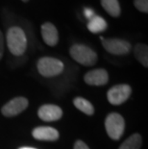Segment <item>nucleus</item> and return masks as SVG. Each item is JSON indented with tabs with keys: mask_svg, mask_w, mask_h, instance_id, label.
I'll list each match as a JSON object with an SVG mask.
<instances>
[{
	"mask_svg": "<svg viewBox=\"0 0 148 149\" xmlns=\"http://www.w3.org/2000/svg\"><path fill=\"white\" fill-rule=\"evenodd\" d=\"M102 45L107 52L114 55H126L132 49L131 43L121 39H103Z\"/></svg>",
	"mask_w": 148,
	"mask_h": 149,
	"instance_id": "39448f33",
	"label": "nucleus"
},
{
	"mask_svg": "<svg viewBox=\"0 0 148 149\" xmlns=\"http://www.w3.org/2000/svg\"><path fill=\"white\" fill-rule=\"evenodd\" d=\"M131 93L132 88L129 85H116L109 90L107 98L112 105H120L130 97Z\"/></svg>",
	"mask_w": 148,
	"mask_h": 149,
	"instance_id": "423d86ee",
	"label": "nucleus"
},
{
	"mask_svg": "<svg viewBox=\"0 0 148 149\" xmlns=\"http://www.w3.org/2000/svg\"><path fill=\"white\" fill-rule=\"evenodd\" d=\"M105 129L112 139L117 141L123 135L125 129L124 118L117 113H112L105 119Z\"/></svg>",
	"mask_w": 148,
	"mask_h": 149,
	"instance_id": "20e7f679",
	"label": "nucleus"
},
{
	"mask_svg": "<svg viewBox=\"0 0 148 149\" xmlns=\"http://www.w3.org/2000/svg\"><path fill=\"white\" fill-rule=\"evenodd\" d=\"M33 137L38 141H54L59 139V132L55 128L48 127V126H40L33 130Z\"/></svg>",
	"mask_w": 148,
	"mask_h": 149,
	"instance_id": "9d476101",
	"label": "nucleus"
},
{
	"mask_svg": "<svg viewBox=\"0 0 148 149\" xmlns=\"http://www.w3.org/2000/svg\"><path fill=\"white\" fill-rule=\"evenodd\" d=\"M84 80L90 86H104L108 83L109 75L105 69L97 68L87 72L84 76Z\"/></svg>",
	"mask_w": 148,
	"mask_h": 149,
	"instance_id": "1a4fd4ad",
	"label": "nucleus"
},
{
	"mask_svg": "<svg viewBox=\"0 0 148 149\" xmlns=\"http://www.w3.org/2000/svg\"><path fill=\"white\" fill-rule=\"evenodd\" d=\"M101 5L104 10L112 17H118L121 14L118 0H101Z\"/></svg>",
	"mask_w": 148,
	"mask_h": 149,
	"instance_id": "ddd939ff",
	"label": "nucleus"
},
{
	"mask_svg": "<svg viewBox=\"0 0 148 149\" xmlns=\"http://www.w3.org/2000/svg\"><path fill=\"white\" fill-rule=\"evenodd\" d=\"M21 1H22V2H28L29 0H21Z\"/></svg>",
	"mask_w": 148,
	"mask_h": 149,
	"instance_id": "4be33fe9",
	"label": "nucleus"
},
{
	"mask_svg": "<svg viewBox=\"0 0 148 149\" xmlns=\"http://www.w3.org/2000/svg\"><path fill=\"white\" fill-rule=\"evenodd\" d=\"M37 68L40 75L44 77H54L62 73L65 65L59 59L52 57H42L38 61Z\"/></svg>",
	"mask_w": 148,
	"mask_h": 149,
	"instance_id": "7ed1b4c3",
	"label": "nucleus"
},
{
	"mask_svg": "<svg viewBox=\"0 0 148 149\" xmlns=\"http://www.w3.org/2000/svg\"><path fill=\"white\" fill-rule=\"evenodd\" d=\"M42 37L44 42L49 46L57 45L59 42V34L57 28L50 22H45L42 25Z\"/></svg>",
	"mask_w": 148,
	"mask_h": 149,
	"instance_id": "9b49d317",
	"label": "nucleus"
},
{
	"mask_svg": "<svg viewBox=\"0 0 148 149\" xmlns=\"http://www.w3.org/2000/svg\"><path fill=\"white\" fill-rule=\"evenodd\" d=\"M73 149H90V147L83 141H76L74 143Z\"/></svg>",
	"mask_w": 148,
	"mask_h": 149,
	"instance_id": "a211bd4d",
	"label": "nucleus"
},
{
	"mask_svg": "<svg viewBox=\"0 0 148 149\" xmlns=\"http://www.w3.org/2000/svg\"><path fill=\"white\" fill-rule=\"evenodd\" d=\"M18 149H36V148H33V147H20Z\"/></svg>",
	"mask_w": 148,
	"mask_h": 149,
	"instance_id": "412c9836",
	"label": "nucleus"
},
{
	"mask_svg": "<svg viewBox=\"0 0 148 149\" xmlns=\"http://www.w3.org/2000/svg\"><path fill=\"white\" fill-rule=\"evenodd\" d=\"M38 116L43 121H57L63 116V110L57 105L45 104L39 109Z\"/></svg>",
	"mask_w": 148,
	"mask_h": 149,
	"instance_id": "6e6552de",
	"label": "nucleus"
},
{
	"mask_svg": "<svg viewBox=\"0 0 148 149\" xmlns=\"http://www.w3.org/2000/svg\"><path fill=\"white\" fill-rule=\"evenodd\" d=\"M28 100L25 97H15L2 107L1 113L4 116L12 117L19 115L28 107Z\"/></svg>",
	"mask_w": 148,
	"mask_h": 149,
	"instance_id": "0eeeda50",
	"label": "nucleus"
},
{
	"mask_svg": "<svg viewBox=\"0 0 148 149\" xmlns=\"http://www.w3.org/2000/svg\"><path fill=\"white\" fill-rule=\"evenodd\" d=\"M3 53H4V36L0 30V60L2 59Z\"/></svg>",
	"mask_w": 148,
	"mask_h": 149,
	"instance_id": "6ab92c4d",
	"label": "nucleus"
},
{
	"mask_svg": "<svg viewBox=\"0 0 148 149\" xmlns=\"http://www.w3.org/2000/svg\"><path fill=\"white\" fill-rule=\"evenodd\" d=\"M142 143V138L140 134H133L126 139L118 149H140Z\"/></svg>",
	"mask_w": 148,
	"mask_h": 149,
	"instance_id": "2eb2a0df",
	"label": "nucleus"
},
{
	"mask_svg": "<svg viewBox=\"0 0 148 149\" xmlns=\"http://www.w3.org/2000/svg\"><path fill=\"white\" fill-rule=\"evenodd\" d=\"M74 106L82 113H86L88 116H92L94 113V108L90 101L85 99L83 97H76L73 100Z\"/></svg>",
	"mask_w": 148,
	"mask_h": 149,
	"instance_id": "dca6fc26",
	"label": "nucleus"
},
{
	"mask_svg": "<svg viewBox=\"0 0 148 149\" xmlns=\"http://www.w3.org/2000/svg\"><path fill=\"white\" fill-rule=\"evenodd\" d=\"M7 45L10 52L15 56H21L27 49V38L20 27L13 26L9 28L7 36Z\"/></svg>",
	"mask_w": 148,
	"mask_h": 149,
	"instance_id": "f257e3e1",
	"label": "nucleus"
},
{
	"mask_svg": "<svg viewBox=\"0 0 148 149\" xmlns=\"http://www.w3.org/2000/svg\"><path fill=\"white\" fill-rule=\"evenodd\" d=\"M134 54L136 59L144 68H148V47L146 44H136V46L134 48Z\"/></svg>",
	"mask_w": 148,
	"mask_h": 149,
	"instance_id": "4468645a",
	"label": "nucleus"
},
{
	"mask_svg": "<svg viewBox=\"0 0 148 149\" xmlns=\"http://www.w3.org/2000/svg\"><path fill=\"white\" fill-rule=\"evenodd\" d=\"M84 15H85V17H86L88 19H90L91 17H94V12L91 10V9H85L84 10Z\"/></svg>",
	"mask_w": 148,
	"mask_h": 149,
	"instance_id": "aec40b11",
	"label": "nucleus"
},
{
	"mask_svg": "<svg viewBox=\"0 0 148 149\" xmlns=\"http://www.w3.org/2000/svg\"><path fill=\"white\" fill-rule=\"evenodd\" d=\"M69 54L74 61L85 66L94 65L98 60L96 52L85 44H73L69 49Z\"/></svg>",
	"mask_w": 148,
	"mask_h": 149,
	"instance_id": "f03ea898",
	"label": "nucleus"
},
{
	"mask_svg": "<svg viewBox=\"0 0 148 149\" xmlns=\"http://www.w3.org/2000/svg\"><path fill=\"white\" fill-rule=\"evenodd\" d=\"M134 6L141 13H148V0H134Z\"/></svg>",
	"mask_w": 148,
	"mask_h": 149,
	"instance_id": "f3484780",
	"label": "nucleus"
},
{
	"mask_svg": "<svg viewBox=\"0 0 148 149\" xmlns=\"http://www.w3.org/2000/svg\"><path fill=\"white\" fill-rule=\"evenodd\" d=\"M107 28H108V25H107L106 20L103 17H98V15L92 17L88 23V29L92 34L102 33Z\"/></svg>",
	"mask_w": 148,
	"mask_h": 149,
	"instance_id": "f8f14e48",
	"label": "nucleus"
}]
</instances>
